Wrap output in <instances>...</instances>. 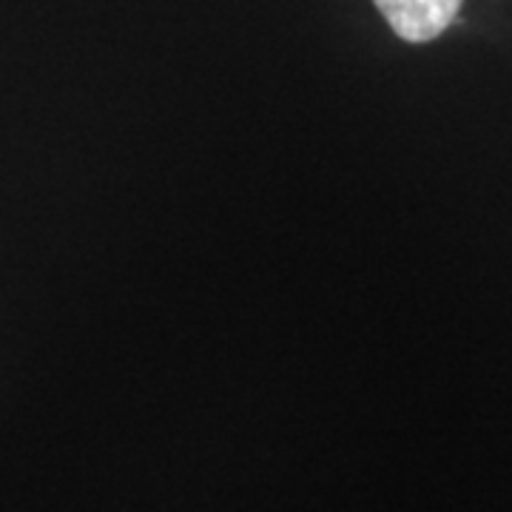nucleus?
Instances as JSON below:
<instances>
[{
	"label": "nucleus",
	"mask_w": 512,
	"mask_h": 512,
	"mask_svg": "<svg viewBox=\"0 0 512 512\" xmlns=\"http://www.w3.org/2000/svg\"><path fill=\"white\" fill-rule=\"evenodd\" d=\"M376 6L402 40L427 43L456 20L461 0H376Z\"/></svg>",
	"instance_id": "f257e3e1"
}]
</instances>
